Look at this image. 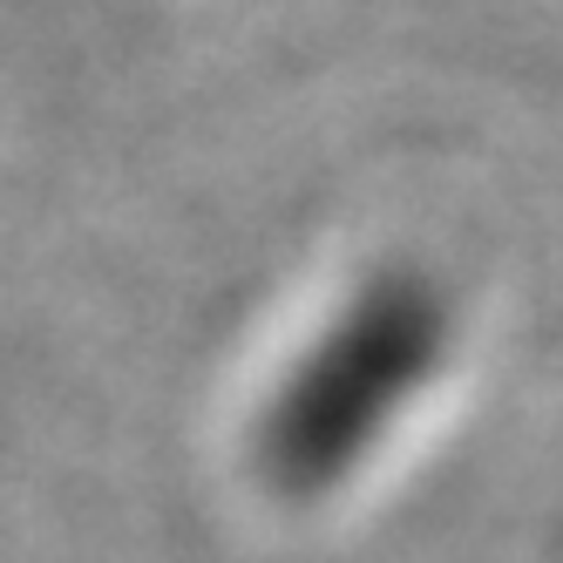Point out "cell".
<instances>
[{"instance_id": "6da1fadb", "label": "cell", "mask_w": 563, "mask_h": 563, "mask_svg": "<svg viewBox=\"0 0 563 563\" xmlns=\"http://www.w3.org/2000/svg\"><path fill=\"white\" fill-rule=\"evenodd\" d=\"M455 299L415 265H380L306 327L252 415V462L272 496L327 503L367 475L455 367Z\"/></svg>"}]
</instances>
